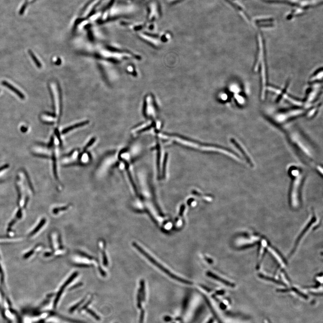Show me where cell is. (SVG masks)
Masks as SVG:
<instances>
[{
  "label": "cell",
  "instance_id": "obj_1",
  "mask_svg": "<svg viewBox=\"0 0 323 323\" xmlns=\"http://www.w3.org/2000/svg\"><path fill=\"white\" fill-rule=\"evenodd\" d=\"M287 136L295 150L302 158L307 161H314L316 158V151L304 135L293 130L288 132Z\"/></svg>",
  "mask_w": 323,
  "mask_h": 323
},
{
  "label": "cell",
  "instance_id": "obj_4",
  "mask_svg": "<svg viewBox=\"0 0 323 323\" xmlns=\"http://www.w3.org/2000/svg\"><path fill=\"white\" fill-rule=\"evenodd\" d=\"M159 6L156 2H152L148 6L149 13L148 18L149 20H155L159 18Z\"/></svg>",
  "mask_w": 323,
  "mask_h": 323
},
{
  "label": "cell",
  "instance_id": "obj_15",
  "mask_svg": "<svg viewBox=\"0 0 323 323\" xmlns=\"http://www.w3.org/2000/svg\"><path fill=\"white\" fill-rule=\"evenodd\" d=\"M213 321L212 319H210L207 323H212Z\"/></svg>",
  "mask_w": 323,
  "mask_h": 323
},
{
  "label": "cell",
  "instance_id": "obj_6",
  "mask_svg": "<svg viewBox=\"0 0 323 323\" xmlns=\"http://www.w3.org/2000/svg\"><path fill=\"white\" fill-rule=\"evenodd\" d=\"M77 272H75L69 278L68 280L66 282L65 284H64L62 287L61 289H60L59 291V293H58V294H57V297L55 301V306H56L58 302V300H59V298H60V296L62 294V293L63 290H64V289L66 288V287L73 280H74L75 277H76L77 276Z\"/></svg>",
  "mask_w": 323,
  "mask_h": 323
},
{
  "label": "cell",
  "instance_id": "obj_14",
  "mask_svg": "<svg viewBox=\"0 0 323 323\" xmlns=\"http://www.w3.org/2000/svg\"><path fill=\"white\" fill-rule=\"evenodd\" d=\"M182 0H167L168 3H177V2H179V1H181Z\"/></svg>",
  "mask_w": 323,
  "mask_h": 323
},
{
  "label": "cell",
  "instance_id": "obj_12",
  "mask_svg": "<svg viewBox=\"0 0 323 323\" xmlns=\"http://www.w3.org/2000/svg\"><path fill=\"white\" fill-rule=\"evenodd\" d=\"M270 251L271 252V254H272V255H274V256L276 258H276H277V261H278V263H280V264H281V265H282V266H283V267H284V262H283L281 258V257H280V256H279V255H278V254H277L276 252L274 250H273V249H271V248H270Z\"/></svg>",
  "mask_w": 323,
  "mask_h": 323
},
{
  "label": "cell",
  "instance_id": "obj_10",
  "mask_svg": "<svg viewBox=\"0 0 323 323\" xmlns=\"http://www.w3.org/2000/svg\"><path fill=\"white\" fill-rule=\"evenodd\" d=\"M87 123V122H83L80 123H77V124H75V125H72L71 127H68V128H67L64 129L63 131V134H66L68 132L72 130V129L75 128H78V127H80V126H82V125H85Z\"/></svg>",
  "mask_w": 323,
  "mask_h": 323
},
{
  "label": "cell",
  "instance_id": "obj_2",
  "mask_svg": "<svg viewBox=\"0 0 323 323\" xmlns=\"http://www.w3.org/2000/svg\"><path fill=\"white\" fill-rule=\"evenodd\" d=\"M289 174L292 178L289 193V201L291 207L296 208L300 205L301 192L305 174L300 168L295 167L290 168Z\"/></svg>",
  "mask_w": 323,
  "mask_h": 323
},
{
  "label": "cell",
  "instance_id": "obj_3",
  "mask_svg": "<svg viewBox=\"0 0 323 323\" xmlns=\"http://www.w3.org/2000/svg\"><path fill=\"white\" fill-rule=\"evenodd\" d=\"M133 245L135 248H136L141 254H142L147 259H148L151 263H153L154 265H155L157 268H159L161 270L164 271L165 273L167 275L169 276L172 279H174V280H177V281H178L180 282L183 283L185 284H187V285H192L193 283L192 282L190 281H187V280H185V279H183V278H180V277H178L176 275L172 273V272L168 270L167 268H165L163 266V265L161 264L160 263H159L158 261H156L154 258L151 256L149 254L147 253L146 252L142 249V247H141V246H139L137 243H135V242H134L133 243Z\"/></svg>",
  "mask_w": 323,
  "mask_h": 323
},
{
  "label": "cell",
  "instance_id": "obj_7",
  "mask_svg": "<svg viewBox=\"0 0 323 323\" xmlns=\"http://www.w3.org/2000/svg\"><path fill=\"white\" fill-rule=\"evenodd\" d=\"M2 84L3 85L5 86L8 88H9L10 90H11L12 91L14 92L20 98L22 99H24L25 98L24 95L22 93L19 91L17 88L14 87L13 85L9 83L8 82H7L6 81H2Z\"/></svg>",
  "mask_w": 323,
  "mask_h": 323
},
{
  "label": "cell",
  "instance_id": "obj_8",
  "mask_svg": "<svg viewBox=\"0 0 323 323\" xmlns=\"http://www.w3.org/2000/svg\"><path fill=\"white\" fill-rule=\"evenodd\" d=\"M207 275L209 277H211V278H213V279H215V280H217V281H219L223 283L225 285H227L228 286H233L234 285L233 284H232L231 283L229 282L228 281H226V280H224V279H222V278H220L219 276H217L216 275L214 274L212 272H207Z\"/></svg>",
  "mask_w": 323,
  "mask_h": 323
},
{
  "label": "cell",
  "instance_id": "obj_9",
  "mask_svg": "<svg viewBox=\"0 0 323 323\" xmlns=\"http://www.w3.org/2000/svg\"><path fill=\"white\" fill-rule=\"evenodd\" d=\"M28 53H29L30 56L33 59V61L35 62L36 66L38 68L41 67L42 66V64L40 63V62L39 61L38 59L37 58V57L35 55L34 53L31 50H28Z\"/></svg>",
  "mask_w": 323,
  "mask_h": 323
},
{
  "label": "cell",
  "instance_id": "obj_13",
  "mask_svg": "<svg viewBox=\"0 0 323 323\" xmlns=\"http://www.w3.org/2000/svg\"><path fill=\"white\" fill-rule=\"evenodd\" d=\"M87 312H88L89 313H90L91 315H92L93 317H95V318L96 319H97V320H99V319H100V318L99 317H98V316H97V315H96V314H95V313H94V312H93L92 310H87Z\"/></svg>",
  "mask_w": 323,
  "mask_h": 323
},
{
  "label": "cell",
  "instance_id": "obj_11",
  "mask_svg": "<svg viewBox=\"0 0 323 323\" xmlns=\"http://www.w3.org/2000/svg\"><path fill=\"white\" fill-rule=\"evenodd\" d=\"M89 156L87 153H84L80 158V162L82 164H86L89 162Z\"/></svg>",
  "mask_w": 323,
  "mask_h": 323
},
{
  "label": "cell",
  "instance_id": "obj_5",
  "mask_svg": "<svg viewBox=\"0 0 323 323\" xmlns=\"http://www.w3.org/2000/svg\"><path fill=\"white\" fill-rule=\"evenodd\" d=\"M235 145L236 146L238 149L239 150H240L241 153L244 155L245 158V159L247 161L248 164H250V165L251 166H254V163H253V161L251 159V157H250L249 154H248V152L246 151V149H245V148L243 147V146L241 145V144H239L238 142L236 141L235 142Z\"/></svg>",
  "mask_w": 323,
  "mask_h": 323
}]
</instances>
